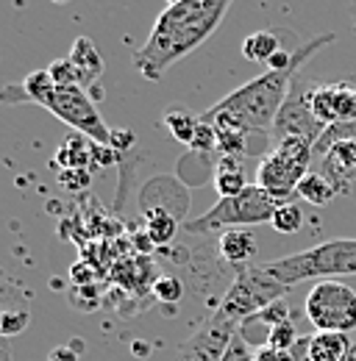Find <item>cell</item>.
<instances>
[{"instance_id": "31", "label": "cell", "mask_w": 356, "mask_h": 361, "mask_svg": "<svg viewBox=\"0 0 356 361\" xmlns=\"http://www.w3.org/2000/svg\"><path fill=\"white\" fill-rule=\"evenodd\" d=\"M345 361H356V342L351 345V350H348V356H345Z\"/></svg>"}, {"instance_id": "29", "label": "cell", "mask_w": 356, "mask_h": 361, "mask_svg": "<svg viewBox=\"0 0 356 361\" xmlns=\"http://www.w3.org/2000/svg\"><path fill=\"white\" fill-rule=\"evenodd\" d=\"M256 361H292V356H290V350H275L270 345H262L256 350Z\"/></svg>"}, {"instance_id": "27", "label": "cell", "mask_w": 356, "mask_h": 361, "mask_svg": "<svg viewBox=\"0 0 356 361\" xmlns=\"http://www.w3.org/2000/svg\"><path fill=\"white\" fill-rule=\"evenodd\" d=\"M222 361H256V353H251V348L245 345V336H234L231 348L225 350V359Z\"/></svg>"}, {"instance_id": "9", "label": "cell", "mask_w": 356, "mask_h": 361, "mask_svg": "<svg viewBox=\"0 0 356 361\" xmlns=\"http://www.w3.org/2000/svg\"><path fill=\"white\" fill-rule=\"evenodd\" d=\"M326 134V126L312 114L309 109V87L301 81V75L292 81V90L287 94L275 123H273V139H307L312 145L320 142V136Z\"/></svg>"}, {"instance_id": "6", "label": "cell", "mask_w": 356, "mask_h": 361, "mask_svg": "<svg viewBox=\"0 0 356 361\" xmlns=\"http://www.w3.org/2000/svg\"><path fill=\"white\" fill-rule=\"evenodd\" d=\"M314 145L307 139H281L267 150V156L256 167V186L270 192L275 200L290 203L298 195L301 180L309 176Z\"/></svg>"}, {"instance_id": "7", "label": "cell", "mask_w": 356, "mask_h": 361, "mask_svg": "<svg viewBox=\"0 0 356 361\" xmlns=\"http://www.w3.org/2000/svg\"><path fill=\"white\" fill-rule=\"evenodd\" d=\"M304 312L317 331L351 334L356 328V289L343 281H317L307 295Z\"/></svg>"}, {"instance_id": "17", "label": "cell", "mask_w": 356, "mask_h": 361, "mask_svg": "<svg viewBox=\"0 0 356 361\" xmlns=\"http://www.w3.org/2000/svg\"><path fill=\"white\" fill-rule=\"evenodd\" d=\"M281 37H284V31H278V28L256 31V34L245 37V42H242V56H245L248 61H254V64H270V59H273L278 50H284V47H281Z\"/></svg>"}, {"instance_id": "15", "label": "cell", "mask_w": 356, "mask_h": 361, "mask_svg": "<svg viewBox=\"0 0 356 361\" xmlns=\"http://www.w3.org/2000/svg\"><path fill=\"white\" fill-rule=\"evenodd\" d=\"M348 334H334V331H314L309 336V359L312 361H345L351 350Z\"/></svg>"}, {"instance_id": "21", "label": "cell", "mask_w": 356, "mask_h": 361, "mask_svg": "<svg viewBox=\"0 0 356 361\" xmlns=\"http://www.w3.org/2000/svg\"><path fill=\"white\" fill-rule=\"evenodd\" d=\"M176 217H170L165 209H156L148 214V239L150 245H167L176 236Z\"/></svg>"}, {"instance_id": "32", "label": "cell", "mask_w": 356, "mask_h": 361, "mask_svg": "<svg viewBox=\"0 0 356 361\" xmlns=\"http://www.w3.org/2000/svg\"><path fill=\"white\" fill-rule=\"evenodd\" d=\"M354 31H356V0H354Z\"/></svg>"}, {"instance_id": "14", "label": "cell", "mask_w": 356, "mask_h": 361, "mask_svg": "<svg viewBox=\"0 0 356 361\" xmlns=\"http://www.w3.org/2000/svg\"><path fill=\"white\" fill-rule=\"evenodd\" d=\"M70 61L76 64V70H78V75H81V87H84V90L92 87V84L103 75V70H106V64H103V59H100L97 47H95V42H92L89 37H78V39L73 42Z\"/></svg>"}, {"instance_id": "16", "label": "cell", "mask_w": 356, "mask_h": 361, "mask_svg": "<svg viewBox=\"0 0 356 361\" xmlns=\"http://www.w3.org/2000/svg\"><path fill=\"white\" fill-rule=\"evenodd\" d=\"M215 189L220 197H234V195H242L251 183L245 180V170H242V159H231V156H222L215 167Z\"/></svg>"}, {"instance_id": "11", "label": "cell", "mask_w": 356, "mask_h": 361, "mask_svg": "<svg viewBox=\"0 0 356 361\" xmlns=\"http://www.w3.org/2000/svg\"><path fill=\"white\" fill-rule=\"evenodd\" d=\"M320 176L337 189V195L356 192V139H340L320 156Z\"/></svg>"}, {"instance_id": "22", "label": "cell", "mask_w": 356, "mask_h": 361, "mask_svg": "<svg viewBox=\"0 0 356 361\" xmlns=\"http://www.w3.org/2000/svg\"><path fill=\"white\" fill-rule=\"evenodd\" d=\"M298 331H295V322L292 319H287V322H278L275 328H270L267 331V342L270 348H275V350H292L295 345H298Z\"/></svg>"}, {"instance_id": "8", "label": "cell", "mask_w": 356, "mask_h": 361, "mask_svg": "<svg viewBox=\"0 0 356 361\" xmlns=\"http://www.w3.org/2000/svg\"><path fill=\"white\" fill-rule=\"evenodd\" d=\"M44 109L56 114L64 126H70L76 134H84L95 145H109L112 147V128L103 123L95 100L87 94L84 87H56L53 94L47 97Z\"/></svg>"}, {"instance_id": "13", "label": "cell", "mask_w": 356, "mask_h": 361, "mask_svg": "<svg viewBox=\"0 0 356 361\" xmlns=\"http://www.w3.org/2000/svg\"><path fill=\"white\" fill-rule=\"evenodd\" d=\"M56 90V81L50 78L47 70H34L28 78H23L20 84H8L3 90V100L6 103H20V100H28V103H37L42 106L47 103V97Z\"/></svg>"}, {"instance_id": "33", "label": "cell", "mask_w": 356, "mask_h": 361, "mask_svg": "<svg viewBox=\"0 0 356 361\" xmlns=\"http://www.w3.org/2000/svg\"><path fill=\"white\" fill-rule=\"evenodd\" d=\"M53 3H70V0H53Z\"/></svg>"}, {"instance_id": "5", "label": "cell", "mask_w": 356, "mask_h": 361, "mask_svg": "<svg viewBox=\"0 0 356 361\" xmlns=\"http://www.w3.org/2000/svg\"><path fill=\"white\" fill-rule=\"evenodd\" d=\"M287 292V286H281L265 267H245L237 272L234 283L228 286V292L222 295L220 306L215 312V319L239 331V325H245L251 317L265 312L270 303L281 300Z\"/></svg>"}, {"instance_id": "18", "label": "cell", "mask_w": 356, "mask_h": 361, "mask_svg": "<svg viewBox=\"0 0 356 361\" xmlns=\"http://www.w3.org/2000/svg\"><path fill=\"white\" fill-rule=\"evenodd\" d=\"M162 123H165V128L176 136L178 142H184V145L189 147L195 134H198V128H201V114L189 111V109L181 106V103H173V106L165 109Z\"/></svg>"}, {"instance_id": "26", "label": "cell", "mask_w": 356, "mask_h": 361, "mask_svg": "<svg viewBox=\"0 0 356 361\" xmlns=\"http://www.w3.org/2000/svg\"><path fill=\"white\" fill-rule=\"evenodd\" d=\"M189 150H198V153H218V131H215L209 123L201 120V128H198V134L192 139Z\"/></svg>"}, {"instance_id": "20", "label": "cell", "mask_w": 356, "mask_h": 361, "mask_svg": "<svg viewBox=\"0 0 356 361\" xmlns=\"http://www.w3.org/2000/svg\"><path fill=\"white\" fill-rule=\"evenodd\" d=\"M307 223V217H304V209L298 206V203H281L278 209H275V214H273V220H270V226L275 233H298L301 228Z\"/></svg>"}, {"instance_id": "23", "label": "cell", "mask_w": 356, "mask_h": 361, "mask_svg": "<svg viewBox=\"0 0 356 361\" xmlns=\"http://www.w3.org/2000/svg\"><path fill=\"white\" fill-rule=\"evenodd\" d=\"M47 73H50V78L56 81V87H73V84L81 87V75H78V70H76V64H73L70 59H56V61L47 67Z\"/></svg>"}, {"instance_id": "30", "label": "cell", "mask_w": 356, "mask_h": 361, "mask_svg": "<svg viewBox=\"0 0 356 361\" xmlns=\"http://www.w3.org/2000/svg\"><path fill=\"white\" fill-rule=\"evenodd\" d=\"M47 361H78V353L73 348H53Z\"/></svg>"}, {"instance_id": "10", "label": "cell", "mask_w": 356, "mask_h": 361, "mask_svg": "<svg viewBox=\"0 0 356 361\" xmlns=\"http://www.w3.org/2000/svg\"><path fill=\"white\" fill-rule=\"evenodd\" d=\"M234 336H237L234 328H228V325L218 322L215 317H209L206 325L178 348L176 361H222L225 350L234 342Z\"/></svg>"}, {"instance_id": "3", "label": "cell", "mask_w": 356, "mask_h": 361, "mask_svg": "<svg viewBox=\"0 0 356 361\" xmlns=\"http://www.w3.org/2000/svg\"><path fill=\"white\" fill-rule=\"evenodd\" d=\"M265 270L287 289L304 281H337L343 275H356V239L340 236L312 245L307 250L270 262Z\"/></svg>"}, {"instance_id": "28", "label": "cell", "mask_w": 356, "mask_h": 361, "mask_svg": "<svg viewBox=\"0 0 356 361\" xmlns=\"http://www.w3.org/2000/svg\"><path fill=\"white\" fill-rule=\"evenodd\" d=\"M25 325H28V314H25V312H20V314H11V312H6V314H3V334H6V336H11V334H20Z\"/></svg>"}, {"instance_id": "12", "label": "cell", "mask_w": 356, "mask_h": 361, "mask_svg": "<svg viewBox=\"0 0 356 361\" xmlns=\"http://www.w3.org/2000/svg\"><path fill=\"white\" fill-rule=\"evenodd\" d=\"M218 250H220V256L228 264L245 270V267H251V262H254L259 245H256V236H254L248 228H234V231L220 233Z\"/></svg>"}, {"instance_id": "19", "label": "cell", "mask_w": 356, "mask_h": 361, "mask_svg": "<svg viewBox=\"0 0 356 361\" xmlns=\"http://www.w3.org/2000/svg\"><path fill=\"white\" fill-rule=\"evenodd\" d=\"M298 197L312 203V206H328V203L337 197V189L328 183L326 176L309 173L307 178L301 180V186H298Z\"/></svg>"}, {"instance_id": "2", "label": "cell", "mask_w": 356, "mask_h": 361, "mask_svg": "<svg viewBox=\"0 0 356 361\" xmlns=\"http://www.w3.org/2000/svg\"><path fill=\"white\" fill-rule=\"evenodd\" d=\"M304 64H295L290 70H267L259 78H251L239 90L225 94L220 103H215L209 111L201 114L203 123H209L215 131H242V134H273V123L292 90V81L298 78Z\"/></svg>"}, {"instance_id": "25", "label": "cell", "mask_w": 356, "mask_h": 361, "mask_svg": "<svg viewBox=\"0 0 356 361\" xmlns=\"http://www.w3.org/2000/svg\"><path fill=\"white\" fill-rule=\"evenodd\" d=\"M340 139H356V123L354 126H331V128H326V134L320 136V142L314 145V153L317 156H323L334 142H340Z\"/></svg>"}, {"instance_id": "1", "label": "cell", "mask_w": 356, "mask_h": 361, "mask_svg": "<svg viewBox=\"0 0 356 361\" xmlns=\"http://www.w3.org/2000/svg\"><path fill=\"white\" fill-rule=\"evenodd\" d=\"M231 3L234 0H178L176 6H167L156 17L145 45L134 50V70L145 81H159L176 61L218 31Z\"/></svg>"}, {"instance_id": "4", "label": "cell", "mask_w": 356, "mask_h": 361, "mask_svg": "<svg viewBox=\"0 0 356 361\" xmlns=\"http://www.w3.org/2000/svg\"><path fill=\"white\" fill-rule=\"evenodd\" d=\"M281 206V200H275L270 192H265L262 186L251 183L242 195L234 197H220L206 214L186 220L184 231L189 233H215V231H234V228H251L259 223H270L275 209Z\"/></svg>"}, {"instance_id": "24", "label": "cell", "mask_w": 356, "mask_h": 361, "mask_svg": "<svg viewBox=\"0 0 356 361\" xmlns=\"http://www.w3.org/2000/svg\"><path fill=\"white\" fill-rule=\"evenodd\" d=\"M153 295H156V300H162V303H178L181 300V295H184V286H181V281L173 278V275H162V278H156L153 281Z\"/></svg>"}]
</instances>
